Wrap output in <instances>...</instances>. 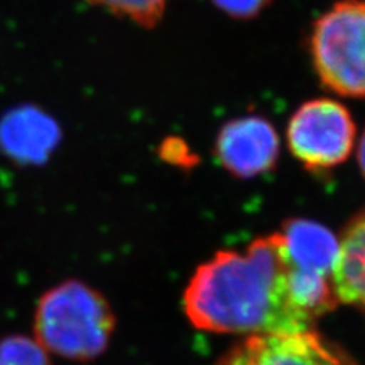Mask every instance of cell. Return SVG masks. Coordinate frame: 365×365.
Returning a JSON list of instances; mask_svg holds the SVG:
<instances>
[{"instance_id":"1","label":"cell","mask_w":365,"mask_h":365,"mask_svg":"<svg viewBox=\"0 0 365 365\" xmlns=\"http://www.w3.org/2000/svg\"><path fill=\"white\" fill-rule=\"evenodd\" d=\"M182 307L192 326L215 334H299L317 324L295 299L282 232L255 239L245 251H218L201 264Z\"/></svg>"},{"instance_id":"3","label":"cell","mask_w":365,"mask_h":365,"mask_svg":"<svg viewBox=\"0 0 365 365\" xmlns=\"http://www.w3.org/2000/svg\"><path fill=\"white\" fill-rule=\"evenodd\" d=\"M309 52L326 88L339 96L365 98V0H339L319 16Z\"/></svg>"},{"instance_id":"13","label":"cell","mask_w":365,"mask_h":365,"mask_svg":"<svg viewBox=\"0 0 365 365\" xmlns=\"http://www.w3.org/2000/svg\"><path fill=\"white\" fill-rule=\"evenodd\" d=\"M358 163L361 168V173L365 177V131L361 137L359 145H358Z\"/></svg>"},{"instance_id":"4","label":"cell","mask_w":365,"mask_h":365,"mask_svg":"<svg viewBox=\"0 0 365 365\" xmlns=\"http://www.w3.org/2000/svg\"><path fill=\"white\" fill-rule=\"evenodd\" d=\"M287 140L291 154L312 173L330 170L350 157L356 125L341 102L329 98L307 101L289 119Z\"/></svg>"},{"instance_id":"9","label":"cell","mask_w":365,"mask_h":365,"mask_svg":"<svg viewBox=\"0 0 365 365\" xmlns=\"http://www.w3.org/2000/svg\"><path fill=\"white\" fill-rule=\"evenodd\" d=\"M334 288L338 303L365 312V209L349 224L339 239Z\"/></svg>"},{"instance_id":"12","label":"cell","mask_w":365,"mask_h":365,"mask_svg":"<svg viewBox=\"0 0 365 365\" xmlns=\"http://www.w3.org/2000/svg\"><path fill=\"white\" fill-rule=\"evenodd\" d=\"M222 13L235 19H253L265 11L272 0H212Z\"/></svg>"},{"instance_id":"5","label":"cell","mask_w":365,"mask_h":365,"mask_svg":"<svg viewBox=\"0 0 365 365\" xmlns=\"http://www.w3.org/2000/svg\"><path fill=\"white\" fill-rule=\"evenodd\" d=\"M216 365H358L347 351L315 330L255 335L228 350Z\"/></svg>"},{"instance_id":"10","label":"cell","mask_w":365,"mask_h":365,"mask_svg":"<svg viewBox=\"0 0 365 365\" xmlns=\"http://www.w3.org/2000/svg\"><path fill=\"white\" fill-rule=\"evenodd\" d=\"M84 2L150 29L163 19L170 0H84Z\"/></svg>"},{"instance_id":"11","label":"cell","mask_w":365,"mask_h":365,"mask_svg":"<svg viewBox=\"0 0 365 365\" xmlns=\"http://www.w3.org/2000/svg\"><path fill=\"white\" fill-rule=\"evenodd\" d=\"M51 356L31 335L13 334L0 338V365H53Z\"/></svg>"},{"instance_id":"6","label":"cell","mask_w":365,"mask_h":365,"mask_svg":"<svg viewBox=\"0 0 365 365\" xmlns=\"http://www.w3.org/2000/svg\"><path fill=\"white\" fill-rule=\"evenodd\" d=\"M221 166L237 178H255L276 166L280 140L271 122L245 116L227 122L215 143Z\"/></svg>"},{"instance_id":"8","label":"cell","mask_w":365,"mask_h":365,"mask_svg":"<svg viewBox=\"0 0 365 365\" xmlns=\"http://www.w3.org/2000/svg\"><path fill=\"white\" fill-rule=\"evenodd\" d=\"M292 267L307 276L334 279L339 250L335 235L311 220H291L282 230Z\"/></svg>"},{"instance_id":"7","label":"cell","mask_w":365,"mask_h":365,"mask_svg":"<svg viewBox=\"0 0 365 365\" xmlns=\"http://www.w3.org/2000/svg\"><path fill=\"white\" fill-rule=\"evenodd\" d=\"M61 125L51 113L34 104L8 110L0 119V151L21 166H40L58 150Z\"/></svg>"},{"instance_id":"2","label":"cell","mask_w":365,"mask_h":365,"mask_svg":"<svg viewBox=\"0 0 365 365\" xmlns=\"http://www.w3.org/2000/svg\"><path fill=\"white\" fill-rule=\"evenodd\" d=\"M116 329L107 297L81 279H64L36 303L32 332L51 355L87 362L104 353Z\"/></svg>"}]
</instances>
